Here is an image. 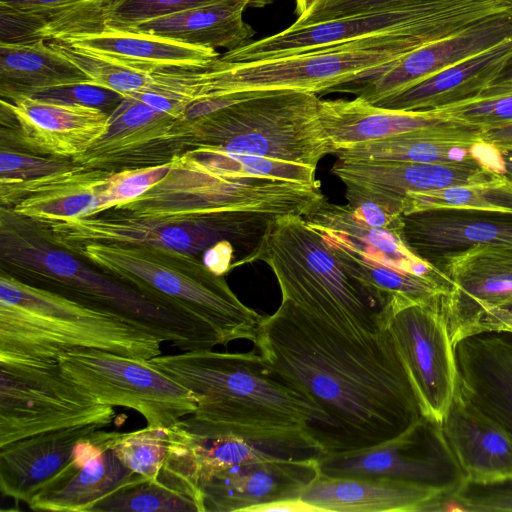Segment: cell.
I'll use <instances>...</instances> for the list:
<instances>
[{
	"label": "cell",
	"instance_id": "1f68e13d",
	"mask_svg": "<svg viewBox=\"0 0 512 512\" xmlns=\"http://www.w3.org/2000/svg\"><path fill=\"white\" fill-rule=\"evenodd\" d=\"M266 4L259 0H224L122 29L230 51L250 43L255 35V30L243 20L246 7Z\"/></svg>",
	"mask_w": 512,
	"mask_h": 512
},
{
	"label": "cell",
	"instance_id": "d4e9b609",
	"mask_svg": "<svg viewBox=\"0 0 512 512\" xmlns=\"http://www.w3.org/2000/svg\"><path fill=\"white\" fill-rule=\"evenodd\" d=\"M441 426L467 484L512 480V434L457 391Z\"/></svg>",
	"mask_w": 512,
	"mask_h": 512
},
{
	"label": "cell",
	"instance_id": "e575fe53",
	"mask_svg": "<svg viewBox=\"0 0 512 512\" xmlns=\"http://www.w3.org/2000/svg\"><path fill=\"white\" fill-rule=\"evenodd\" d=\"M82 82H88L87 76L45 39L25 44H0L3 99Z\"/></svg>",
	"mask_w": 512,
	"mask_h": 512
},
{
	"label": "cell",
	"instance_id": "74e56055",
	"mask_svg": "<svg viewBox=\"0 0 512 512\" xmlns=\"http://www.w3.org/2000/svg\"><path fill=\"white\" fill-rule=\"evenodd\" d=\"M432 209H469L512 213V181L499 176L490 181L408 193L401 215Z\"/></svg>",
	"mask_w": 512,
	"mask_h": 512
},
{
	"label": "cell",
	"instance_id": "9c48e42d",
	"mask_svg": "<svg viewBox=\"0 0 512 512\" xmlns=\"http://www.w3.org/2000/svg\"><path fill=\"white\" fill-rule=\"evenodd\" d=\"M325 199L320 185L222 176L176 155L162 181L140 197L111 209L155 219H184L234 211L305 217Z\"/></svg>",
	"mask_w": 512,
	"mask_h": 512
},
{
	"label": "cell",
	"instance_id": "11a10c76",
	"mask_svg": "<svg viewBox=\"0 0 512 512\" xmlns=\"http://www.w3.org/2000/svg\"><path fill=\"white\" fill-rule=\"evenodd\" d=\"M480 140L497 149H512V122L483 128Z\"/></svg>",
	"mask_w": 512,
	"mask_h": 512
},
{
	"label": "cell",
	"instance_id": "3957f363",
	"mask_svg": "<svg viewBox=\"0 0 512 512\" xmlns=\"http://www.w3.org/2000/svg\"><path fill=\"white\" fill-rule=\"evenodd\" d=\"M461 12L417 27L395 30L271 59L224 63L177 73L179 93L187 103L243 91L296 90L329 93L365 77L427 43L469 26Z\"/></svg>",
	"mask_w": 512,
	"mask_h": 512
},
{
	"label": "cell",
	"instance_id": "4316f807",
	"mask_svg": "<svg viewBox=\"0 0 512 512\" xmlns=\"http://www.w3.org/2000/svg\"><path fill=\"white\" fill-rule=\"evenodd\" d=\"M324 240L375 263L403 272L436 280L448 289L451 282L439 269L417 256L401 237L400 230L376 228L361 222L348 204L338 205L326 199L303 217Z\"/></svg>",
	"mask_w": 512,
	"mask_h": 512
},
{
	"label": "cell",
	"instance_id": "f546056e",
	"mask_svg": "<svg viewBox=\"0 0 512 512\" xmlns=\"http://www.w3.org/2000/svg\"><path fill=\"white\" fill-rule=\"evenodd\" d=\"M63 42L86 53L146 73L200 69L219 57V53L213 48L108 27L99 32L72 37Z\"/></svg>",
	"mask_w": 512,
	"mask_h": 512
},
{
	"label": "cell",
	"instance_id": "30bf717a",
	"mask_svg": "<svg viewBox=\"0 0 512 512\" xmlns=\"http://www.w3.org/2000/svg\"><path fill=\"white\" fill-rule=\"evenodd\" d=\"M274 215L234 211L184 219L135 217L108 209L54 222H32L53 245L68 250L86 243L149 246L202 255L220 241L239 245L255 261Z\"/></svg>",
	"mask_w": 512,
	"mask_h": 512
},
{
	"label": "cell",
	"instance_id": "db71d44e",
	"mask_svg": "<svg viewBox=\"0 0 512 512\" xmlns=\"http://www.w3.org/2000/svg\"><path fill=\"white\" fill-rule=\"evenodd\" d=\"M80 0H0V5L45 15Z\"/></svg>",
	"mask_w": 512,
	"mask_h": 512
},
{
	"label": "cell",
	"instance_id": "6da1fadb",
	"mask_svg": "<svg viewBox=\"0 0 512 512\" xmlns=\"http://www.w3.org/2000/svg\"><path fill=\"white\" fill-rule=\"evenodd\" d=\"M254 345L272 372L334 420L325 453L385 442L422 416L387 327L349 336L282 300L261 319Z\"/></svg>",
	"mask_w": 512,
	"mask_h": 512
},
{
	"label": "cell",
	"instance_id": "f35d334b",
	"mask_svg": "<svg viewBox=\"0 0 512 512\" xmlns=\"http://www.w3.org/2000/svg\"><path fill=\"white\" fill-rule=\"evenodd\" d=\"M205 171L229 177H262L305 185H319L316 168L267 158L229 156L220 152L189 149L178 155Z\"/></svg>",
	"mask_w": 512,
	"mask_h": 512
},
{
	"label": "cell",
	"instance_id": "52a82bcc",
	"mask_svg": "<svg viewBox=\"0 0 512 512\" xmlns=\"http://www.w3.org/2000/svg\"><path fill=\"white\" fill-rule=\"evenodd\" d=\"M101 272L210 325L223 345L254 343L263 316L243 304L199 258L166 248L86 243L66 250Z\"/></svg>",
	"mask_w": 512,
	"mask_h": 512
},
{
	"label": "cell",
	"instance_id": "7dc6e473",
	"mask_svg": "<svg viewBox=\"0 0 512 512\" xmlns=\"http://www.w3.org/2000/svg\"><path fill=\"white\" fill-rule=\"evenodd\" d=\"M221 1L224 0H126L111 14L103 28H127L154 18Z\"/></svg>",
	"mask_w": 512,
	"mask_h": 512
},
{
	"label": "cell",
	"instance_id": "d6986e66",
	"mask_svg": "<svg viewBox=\"0 0 512 512\" xmlns=\"http://www.w3.org/2000/svg\"><path fill=\"white\" fill-rule=\"evenodd\" d=\"M331 172L345 185V196L371 200L391 214L408 193L481 183L501 175L480 160L461 163H406L337 159Z\"/></svg>",
	"mask_w": 512,
	"mask_h": 512
},
{
	"label": "cell",
	"instance_id": "91938a15",
	"mask_svg": "<svg viewBox=\"0 0 512 512\" xmlns=\"http://www.w3.org/2000/svg\"><path fill=\"white\" fill-rule=\"evenodd\" d=\"M317 0H295V14L297 17L308 11Z\"/></svg>",
	"mask_w": 512,
	"mask_h": 512
},
{
	"label": "cell",
	"instance_id": "bcb514c9",
	"mask_svg": "<svg viewBox=\"0 0 512 512\" xmlns=\"http://www.w3.org/2000/svg\"><path fill=\"white\" fill-rule=\"evenodd\" d=\"M436 111L446 118L471 126H498L512 122V93L478 97Z\"/></svg>",
	"mask_w": 512,
	"mask_h": 512
},
{
	"label": "cell",
	"instance_id": "60d3db41",
	"mask_svg": "<svg viewBox=\"0 0 512 512\" xmlns=\"http://www.w3.org/2000/svg\"><path fill=\"white\" fill-rule=\"evenodd\" d=\"M111 446L124 466L147 479H155L169 451V428L149 427L115 432Z\"/></svg>",
	"mask_w": 512,
	"mask_h": 512
},
{
	"label": "cell",
	"instance_id": "7bdbcfd3",
	"mask_svg": "<svg viewBox=\"0 0 512 512\" xmlns=\"http://www.w3.org/2000/svg\"><path fill=\"white\" fill-rule=\"evenodd\" d=\"M512 512V480L488 484H466L449 497H438L423 507L425 511Z\"/></svg>",
	"mask_w": 512,
	"mask_h": 512
},
{
	"label": "cell",
	"instance_id": "f1b7e54d",
	"mask_svg": "<svg viewBox=\"0 0 512 512\" xmlns=\"http://www.w3.org/2000/svg\"><path fill=\"white\" fill-rule=\"evenodd\" d=\"M511 62L512 36L372 105L400 111H429L474 99Z\"/></svg>",
	"mask_w": 512,
	"mask_h": 512
},
{
	"label": "cell",
	"instance_id": "277c9868",
	"mask_svg": "<svg viewBox=\"0 0 512 512\" xmlns=\"http://www.w3.org/2000/svg\"><path fill=\"white\" fill-rule=\"evenodd\" d=\"M0 259L7 272L22 281L47 284L46 289L116 313L182 351L221 344L210 325L90 268L50 243L34 223L2 208Z\"/></svg>",
	"mask_w": 512,
	"mask_h": 512
},
{
	"label": "cell",
	"instance_id": "8d00e7d4",
	"mask_svg": "<svg viewBox=\"0 0 512 512\" xmlns=\"http://www.w3.org/2000/svg\"><path fill=\"white\" fill-rule=\"evenodd\" d=\"M324 241L344 267L386 299L391 309L409 304L426 303L449 291L445 285L436 280L375 263L339 244Z\"/></svg>",
	"mask_w": 512,
	"mask_h": 512
},
{
	"label": "cell",
	"instance_id": "6f0895ef",
	"mask_svg": "<svg viewBox=\"0 0 512 512\" xmlns=\"http://www.w3.org/2000/svg\"><path fill=\"white\" fill-rule=\"evenodd\" d=\"M509 93H512V62L486 87V89L478 97H490Z\"/></svg>",
	"mask_w": 512,
	"mask_h": 512
},
{
	"label": "cell",
	"instance_id": "4fadbf2b",
	"mask_svg": "<svg viewBox=\"0 0 512 512\" xmlns=\"http://www.w3.org/2000/svg\"><path fill=\"white\" fill-rule=\"evenodd\" d=\"M320 474L332 477L385 478L431 487L449 497L466 484L440 423L421 416L396 437L377 445L327 452Z\"/></svg>",
	"mask_w": 512,
	"mask_h": 512
},
{
	"label": "cell",
	"instance_id": "7c38bea8",
	"mask_svg": "<svg viewBox=\"0 0 512 512\" xmlns=\"http://www.w3.org/2000/svg\"><path fill=\"white\" fill-rule=\"evenodd\" d=\"M58 362L64 375L96 402L133 409L149 427H170L196 411L195 396L148 360L75 348Z\"/></svg>",
	"mask_w": 512,
	"mask_h": 512
},
{
	"label": "cell",
	"instance_id": "ba28073f",
	"mask_svg": "<svg viewBox=\"0 0 512 512\" xmlns=\"http://www.w3.org/2000/svg\"><path fill=\"white\" fill-rule=\"evenodd\" d=\"M315 93L262 90L199 118L183 121V151L267 158L317 169L333 154ZM182 121V120H181Z\"/></svg>",
	"mask_w": 512,
	"mask_h": 512
},
{
	"label": "cell",
	"instance_id": "603a6c76",
	"mask_svg": "<svg viewBox=\"0 0 512 512\" xmlns=\"http://www.w3.org/2000/svg\"><path fill=\"white\" fill-rule=\"evenodd\" d=\"M110 173L74 164L33 179L0 182L1 208L32 222L93 215L101 206Z\"/></svg>",
	"mask_w": 512,
	"mask_h": 512
},
{
	"label": "cell",
	"instance_id": "cb8c5ba5",
	"mask_svg": "<svg viewBox=\"0 0 512 512\" xmlns=\"http://www.w3.org/2000/svg\"><path fill=\"white\" fill-rule=\"evenodd\" d=\"M319 116L333 154L369 141L417 131L477 133L483 128L446 118L436 110L400 111L353 100H320Z\"/></svg>",
	"mask_w": 512,
	"mask_h": 512
},
{
	"label": "cell",
	"instance_id": "b9f144b4",
	"mask_svg": "<svg viewBox=\"0 0 512 512\" xmlns=\"http://www.w3.org/2000/svg\"><path fill=\"white\" fill-rule=\"evenodd\" d=\"M126 0H80L45 15L40 35L45 40L69 38L99 32L111 14Z\"/></svg>",
	"mask_w": 512,
	"mask_h": 512
},
{
	"label": "cell",
	"instance_id": "7a4b0ae2",
	"mask_svg": "<svg viewBox=\"0 0 512 512\" xmlns=\"http://www.w3.org/2000/svg\"><path fill=\"white\" fill-rule=\"evenodd\" d=\"M148 361L195 396L192 416L215 433L308 457L324 454L318 436L336 429L321 407L279 378L254 351L205 349Z\"/></svg>",
	"mask_w": 512,
	"mask_h": 512
},
{
	"label": "cell",
	"instance_id": "9f6ffc18",
	"mask_svg": "<svg viewBox=\"0 0 512 512\" xmlns=\"http://www.w3.org/2000/svg\"><path fill=\"white\" fill-rule=\"evenodd\" d=\"M250 512H323L301 498L276 501L253 508Z\"/></svg>",
	"mask_w": 512,
	"mask_h": 512
},
{
	"label": "cell",
	"instance_id": "e0dca14e",
	"mask_svg": "<svg viewBox=\"0 0 512 512\" xmlns=\"http://www.w3.org/2000/svg\"><path fill=\"white\" fill-rule=\"evenodd\" d=\"M182 149L181 120L123 96L110 113L107 131L72 162L114 172L169 163Z\"/></svg>",
	"mask_w": 512,
	"mask_h": 512
},
{
	"label": "cell",
	"instance_id": "5bb4252c",
	"mask_svg": "<svg viewBox=\"0 0 512 512\" xmlns=\"http://www.w3.org/2000/svg\"><path fill=\"white\" fill-rule=\"evenodd\" d=\"M436 268L451 282L440 307L453 347L480 334L512 333V249L475 246Z\"/></svg>",
	"mask_w": 512,
	"mask_h": 512
},
{
	"label": "cell",
	"instance_id": "f5cc1de1",
	"mask_svg": "<svg viewBox=\"0 0 512 512\" xmlns=\"http://www.w3.org/2000/svg\"><path fill=\"white\" fill-rule=\"evenodd\" d=\"M235 246L229 241H220L202 254L203 263L215 274L224 276L233 268Z\"/></svg>",
	"mask_w": 512,
	"mask_h": 512
},
{
	"label": "cell",
	"instance_id": "83f0119b",
	"mask_svg": "<svg viewBox=\"0 0 512 512\" xmlns=\"http://www.w3.org/2000/svg\"><path fill=\"white\" fill-rule=\"evenodd\" d=\"M98 424L37 434L0 447V492L27 505L66 469L77 442Z\"/></svg>",
	"mask_w": 512,
	"mask_h": 512
},
{
	"label": "cell",
	"instance_id": "7402d4cb",
	"mask_svg": "<svg viewBox=\"0 0 512 512\" xmlns=\"http://www.w3.org/2000/svg\"><path fill=\"white\" fill-rule=\"evenodd\" d=\"M407 246L436 268L443 259L475 246L512 249V213L432 209L402 215Z\"/></svg>",
	"mask_w": 512,
	"mask_h": 512
},
{
	"label": "cell",
	"instance_id": "4dcf8cb0",
	"mask_svg": "<svg viewBox=\"0 0 512 512\" xmlns=\"http://www.w3.org/2000/svg\"><path fill=\"white\" fill-rule=\"evenodd\" d=\"M440 495V490L409 482L320 474L300 498L323 512H420Z\"/></svg>",
	"mask_w": 512,
	"mask_h": 512
},
{
	"label": "cell",
	"instance_id": "9a60e30c",
	"mask_svg": "<svg viewBox=\"0 0 512 512\" xmlns=\"http://www.w3.org/2000/svg\"><path fill=\"white\" fill-rule=\"evenodd\" d=\"M441 296L393 308L387 323L422 415L440 424L457 388L455 351L441 311Z\"/></svg>",
	"mask_w": 512,
	"mask_h": 512
},
{
	"label": "cell",
	"instance_id": "8992f818",
	"mask_svg": "<svg viewBox=\"0 0 512 512\" xmlns=\"http://www.w3.org/2000/svg\"><path fill=\"white\" fill-rule=\"evenodd\" d=\"M270 266L282 300L355 337L387 327L390 304L353 276L302 216H274L255 261Z\"/></svg>",
	"mask_w": 512,
	"mask_h": 512
},
{
	"label": "cell",
	"instance_id": "f907efd6",
	"mask_svg": "<svg viewBox=\"0 0 512 512\" xmlns=\"http://www.w3.org/2000/svg\"><path fill=\"white\" fill-rule=\"evenodd\" d=\"M45 18L34 12L0 5V44H25L43 39Z\"/></svg>",
	"mask_w": 512,
	"mask_h": 512
},
{
	"label": "cell",
	"instance_id": "d6a6232c",
	"mask_svg": "<svg viewBox=\"0 0 512 512\" xmlns=\"http://www.w3.org/2000/svg\"><path fill=\"white\" fill-rule=\"evenodd\" d=\"M481 132L417 131L352 145L335 155L353 161L423 164L480 160L491 169V147L480 140Z\"/></svg>",
	"mask_w": 512,
	"mask_h": 512
},
{
	"label": "cell",
	"instance_id": "816d5d0a",
	"mask_svg": "<svg viewBox=\"0 0 512 512\" xmlns=\"http://www.w3.org/2000/svg\"><path fill=\"white\" fill-rule=\"evenodd\" d=\"M348 206L355 218L369 226L384 229H401L402 215L391 214L371 200L348 197Z\"/></svg>",
	"mask_w": 512,
	"mask_h": 512
},
{
	"label": "cell",
	"instance_id": "f6af8a7d",
	"mask_svg": "<svg viewBox=\"0 0 512 512\" xmlns=\"http://www.w3.org/2000/svg\"><path fill=\"white\" fill-rule=\"evenodd\" d=\"M170 167L171 162L111 172L109 185L96 214L140 197L162 181Z\"/></svg>",
	"mask_w": 512,
	"mask_h": 512
},
{
	"label": "cell",
	"instance_id": "c3c4849f",
	"mask_svg": "<svg viewBox=\"0 0 512 512\" xmlns=\"http://www.w3.org/2000/svg\"><path fill=\"white\" fill-rule=\"evenodd\" d=\"M71 159L26 153L1 147L0 182H15L41 177L72 167Z\"/></svg>",
	"mask_w": 512,
	"mask_h": 512
},
{
	"label": "cell",
	"instance_id": "ffe728a7",
	"mask_svg": "<svg viewBox=\"0 0 512 512\" xmlns=\"http://www.w3.org/2000/svg\"><path fill=\"white\" fill-rule=\"evenodd\" d=\"M1 114L14 125L15 139L21 147L71 160L107 131L110 116L99 108L29 95L1 98Z\"/></svg>",
	"mask_w": 512,
	"mask_h": 512
},
{
	"label": "cell",
	"instance_id": "ee69618b",
	"mask_svg": "<svg viewBox=\"0 0 512 512\" xmlns=\"http://www.w3.org/2000/svg\"><path fill=\"white\" fill-rule=\"evenodd\" d=\"M443 0H317L290 26L297 28L330 20L390 12Z\"/></svg>",
	"mask_w": 512,
	"mask_h": 512
},
{
	"label": "cell",
	"instance_id": "681fc988",
	"mask_svg": "<svg viewBox=\"0 0 512 512\" xmlns=\"http://www.w3.org/2000/svg\"><path fill=\"white\" fill-rule=\"evenodd\" d=\"M26 95L55 102L95 107L109 114L123 99L121 94L113 90L88 82L56 86Z\"/></svg>",
	"mask_w": 512,
	"mask_h": 512
},
{
	"label": "cell",
	"instance_id": "ab89813d",
	"mask_svg": "<svg viewBox=\"0 0 512 512\" xmlns=\"http://www.w3.org/2000/svg\"><path fill=\"white\" fill-rule=\"evenodd\" d=\"M59 54L75 64L88 78V83L113 90L122 96L153 89L157 84L154 73L86 53L59 40H47Z\"/></svg>",
	"mask_w": 512,
	"mask_h": 512
},
{
	"label": "cell",
	"instance_id": "ac0fdd59",
	"mask_svg": "<svg viewBox=\"0 0 512 512\" xmlns=\"http://www.w3.org/2000/svg\"><path fill=\"white\" fill-rule=\"evenodd\" d=\"M512 36V10L502 12L407 53L365 77L333 88L373 104Z\"/></svg>",
	"mask_w": 512,
	"mask_h": 512
},
{
	"label": "cell",
	"instance_id": "8fae6325",
	"mask_svg": "<svg viewBox=\"0 0 512 512\" xmlns=\"http://www.w3.org/2000/svg\"><path fill=\"white\" fill-rule=\"evenodd\" d=\"M112 406L68 379L58 361L0 356V447L76 426H108Z\"/></svg>",
	"mask_w": 512,
	"mask_h": 512
},
{
	"label": "cell",
	"instance_id": "484cf974",
	"mask_svg": "<svg viewBox=\"0 0 512 512\" xmlns=\"http://www.w3.org/2000/svg\"><path fill=\"white\" fill-rule=\"evenodd\" d=\"M456 391L512 434V333H486L454 347Z\"/></svg>",
	"mask_w": 512,
	"mask_h": 512
},
{
	"label": "cell",
	"instance_id": "836d02e7",
	"mask_svg": "<svg viewBox=\"0 0 512 512\" xmlns=\"http://www.w3.org/2000/svg\"><path fill=\"white\" fill-rule=\"evenodd\" d=\"M146 479L124 466L110 446L84 466L76 467L71 460L64 472L28 506L35 511L91 512L101 500Z\"/></svg>",
	"mask_w": 512,
	"mask_h": 512
},
{
	"label": "cell",
	"instance_id": "5b68a950",
	"mask_svg": "<svg viewBox=\"0 0 512 512\" xmlns=\"http://www.w3.org/2000/svg\"><path fill=\"white\" fill-rule=\"evenodd\" d=\"M162 343L116 313L1 271L0 356L58 361L90 348L149 360L161 355Z\"/></svg>",
	"mask_w": 512,
	"mask_h": 512
},
{
	"label": "cell",
	"instance_id": "d590c367",
	"mask_svg": "<svg viewBox=\"0 0 512 512\" xmlns=\"http://www.w3.org/2000/svg\"><path fill=\"white\" fill-rule=\"evenodd\" d=\"M204 512L201 495L163 466L155 479L128 486L98 502L91 512Z\"/></svg>",
	"mask_w": 512,
	"mask_h": 512
},
{
	"label": "cell",
	"instance_id": "680465c9",
	"mask_svg": "<svg viewBox=\"0 0 512 512\" xmlns=\"http://www.w3.org/2000/svg\"><path fill=\"white\" fill-rule=\"evenodd\" d=\"M499 174L512 181V149H498Z\"/></svg>",
	"mask_w": 512,
	"mask_h": 512
},
{
	"label": "cell",
	"instance_id": "44dd1931",
	"mask_svg": "<svg viewBox=\"0 0 512 512\" xmlns=\"http://www.w3.org/2000/svg\"><path fill=\"white\" fill-rule=\"evenodd\" d=\"M319 458L279 457L215 473L198 485L204 512H250L260 505L300 498L320 475Z\"/></svg>",
	"mask_w": 512,
	"mask_h": 512
},
{
	"label": "cell",
	"instance_id": "2e32d148",
	"mask_svg": "<svg viewBox=\"0 0 512 512\" xmlns=\"http://www.w3.org/2000/svg\"><path fill=\"white\" fill-rule=\"evenodd\" d=\"M482 0H443L402 10L345 17L250 42L219 55L224 63H245L303 53L380 33L417 27L465 11Z\"/></svg>",
	"mask_w": 512,
	"mask_h": 512
}]
</instances>
